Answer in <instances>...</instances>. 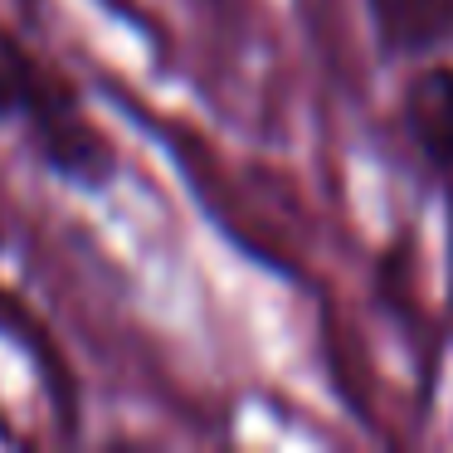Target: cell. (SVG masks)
Wrapping results in <instances>:
<instances>
[{
    "instance_id": "2",
    "label": "cell",
    "mask_w": 453,
    "mask_h": 453,
    "mask_svg": "<svg viewBox=\"0 0 453 453\" xmlns=\"http://www.w3.org/2000/svg\"><path fill=\"white\" fill-rule=\"evenodd\" d=\"M400 118L419 161L434 176H453V64L449 59H414L404 83Z\"/></svg>"
},
{
    "instance_id": "1",
    "label": "cell",
    "mask_w": 453,
    "mask_h": 453,
    "mask_svg": "<svg viewBox=\"0 0 453 453\" xmlns=\"http://www.w3.org/2000/svg\"><path fill=\"white\" fill-rule=\"evenodd\" d=\"M0 127L73 190H108L118 176L112 137L83 108L69 73L11 30H0Z\"/></svg>"
},
{
    "instance_id": "3",
    "label": "cell",
    "mask_w": 453,
    "mask_h": 453,
    "mask_svg": "<svg viewBox=\"0 0 453 453\" xmlns=\"http://www.w3.org/2000/svg\"><path fill=\"white\" fill-rule=\"evenodd\" d=\"M385 59L414 64L453 44V0H365Z\"/></svg>"
}]
</instances>
